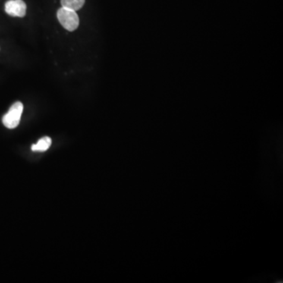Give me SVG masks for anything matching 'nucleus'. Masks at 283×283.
Segmentation results:
<instances>
[{"label":"nucleus","instance_id":"f03ea898","mask_svg":"<svg viewBox=\"0 0 283 283\" xmlns=\"http://www.w3.org/2000/svg\"><path fill=\"white\" fill-rule=\"evenodd\" d=\"M23 108H24V106L20 102H17L13 104L8 112L3 117V123H4V126L9 129H14L17 127L20 123Z\"/></svg>","mask_w":283,"mask_h":283},{"label":"nucleus","instance_id":"f257e3e1","mask_svg":"<svg viewBox=\"0 0 283 283\" xmlns=\"http://www.w3.org/2000/svg\"><path fill=\"white\" fill-rule=\"evenodd\" d=\"M57 17L63 28L70 32L76 30L80 24L77 11L70 9L61 7L58 10Z\"/></svg>","mask_w":283,"mask_h":283},{"label":"nucleus","instance_id":"39448f33","mask_svg":"<svg viewBox=\"0 0 283 283\" xmlns=\"http://www.w3.org/2000/svg\"><path fill=\"white\" fill-rule=\"evenodd\" d=\"M85 0H61V4L62 7L70 9V10H77L82 8L84 5Z\"/></svg>","mask_w":283,"mask_h":283},{"label":"nucleus","instance_id":"7ed1b4c3","mask_svg":"<svg viewBox=\"0 0 283 283\" xmlns=\"http://www.w3.org/2000/svg\"><path fill=\"white\" fill-rule=\"evenodd\" d=\"M26 8L27 7L23 0H9L5 4L6 13L12 17H25Z\"/></svg>","mask_w":283,"mask_h":283},{"label":"nucleus","instance_id":"20e7f679","mask_svg":"<svg viewBox=\"0 0 283 283\" xmlns=\"http://www.w3.org/2000/svg\"><path fill=\"white\" fill-rule=\"evenodd\" d=\"M51 143H52V140H51V138L46 136V137L39 139L36 144L32 145V150L45 152V151L48 150L49 149Z\"/></svg>","mask_w":283,"mask_h":283}]
</instances>
